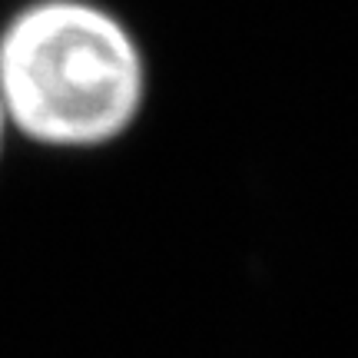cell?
<instances>
[{"instance_id": "1", "label": "cell", "mask_w": 358, "mask_h": 358, "mask_svg": "<svg viewBox=\"0 0 358 358\" xmlns=\"http://www.w3.org/2000/svg\"><path fill=\"white\" fill-rule=\"evenodd\" d=\"M150 57L100 0H27L0 24V106L10 140L96 153L140 127Z\"/></svg>"}, {"instance_id": "2", "label": "cell", "mask_w": 358, "mask_h": 358, "mask_svg": "<svg viewBox=\"0 0 358 358\" xmlns=\"http://www.w3.org/2000/svg\"><path fill=\"white\" fill-rule=\"evenodd\" d=\"M7 143H10V127H7V116H3V106H0V156L7 150Z\"/></svg>"}]
</instances>
